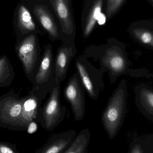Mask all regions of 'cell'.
<instances>
[{
	"instance_id": "30bf717a",
	"label": "cell",
	"mask_w": 153,
	"mask_h": 153,
	"mask_svg": "<svg viewBox=\"0 0 153 153\" xmlns=\"http://www.w3.org/2000/svg\"><path fill=\"white\" fill-rule=\"evenodd\" d=\"M18 53L26 73H31L37 59V41L35 35L31 34L24 39L19 46Z\"/></svg>"
},
{
	"instance_id": "5b68a950",
	"label": "cell",
	"mask_w": 153,
	"mask_h": 153,
	"mask_svg": "<svg viewBox=\"0 0 153 153\" xmlns=\"http://www.w3.org/2000/svg\"><path fill=\"white\" fill-rule=\"evenodd\" d=\"M24 100L5 98L0 102V126L13 131L26 130L21 115Z\"/></svg>"
},
{
	"instance_id": "2e32d148",
	"label": "cell",
	"mask_w": 153,
	"mask_h": 153,
	"mask_svg": "<svg viewBox=\"0 0 153 153\" xmlns=\"http://www.w3.org/2000/svg\"><path fill=\"white\" fill-rule=\"evenodd\" d=\"M18 25L23 34H27L37 30V27L29 10L24 5H21L18 10Z\"/></svg>"
},
{
	"instance_id": "8992f818",
	"label": "cell",
	"mask_w": 153,
	"mask_h": 153,
	"mask_svg": "<svg viewBox=\"0 0 153 153\" xmlns=\"http://www.w3.org/2000/svg\"><path fill=\"white\" fill-rule=\"evenodd\" d=\"M64 95L71 106L75 120H82L86 112L85 92L76 73L69 78L65 88Z\"/></svg>"
},
{
	"instance_id": "6da1fadb",
	"label": "cell",
	"mask_w": 153,
	"mask_h": 153,
	"mask_svg": "<svg viewBox=\"0 0 153 153\" xmlns=\"http://www.w3.org/2000/svg\"><path fill=\"white\" fill-rule=\"evenodd\" d=\"M83 54L87 58L99 62L100 69L104 74L107 73L112 84L123 75L134 77H152L146 69L131 68L132 63L128 58L126 47L117 40L110 39L105 45L90 46L85 48Z\"/></svg>"
},
{
	"instance_id": "4fadbf2b",
	"label": "cell",
	"mask_w": 153,
	"mask_h": 153,
	"mask_svg": "<svg viewBox=\"0 0 153 153\" xmlns=\"http://www.w3.org/2000/svg\"><path fill=\"white\" fill-rule=\"evenodd\" d=\"M52 74H54L53 50L52 46L49 45L45 48V53L36 75V82L38 84L47 82Z\"/></svg>"
},
{
	"instance_id": "d6986e66",
	"label": "cell",
	"mask_w": 153,
	"mask_h": 153,
	"mask_svg": "<svg viewBox=\"0 0 153 153\" xmlns=\"http://www.w3.org/2000/svg\"><path fill=\"white\" fill-rule=\"evenodd\" d=\"M131 35L140 45L148 49H153V32L144 28L138 27L131 30Z\"/></svg>"
},
{
	"instance_id": "277c9868",
	"label": "cell",
	"mask_w": 153,
	"mask_h": 153,
	"mask_svg": "<svg viewBox=\"0 0 153 153\" xmlns=\"http://www.w3.org/2000/svg\"><path fill=\"white\" fill-rule=\"evenodd\" d=\"M60 84V83L56 82L52 88L49 100L43 111L41 124L46 131L54 129L65 117L66 108L61 105Z\"/></svg>"
},
{
	"instance_id": "cb8c5ba5",
	"label": "cell",
	"mask_w": 153,
	"mask_h": 153,
	"mask_svg": "<svg viewBox=\"0 0 153 153\" xmlns=\"http://www.w3.org/2000/svg\"><path fill=\"white\" fill-rule=\"evenodd\" d=\"M85 153H89V152H88V151H86V152Z\"/></svg>"
},
{
	"instance_id": "e0dca14e",
	"label": "cell",
	"mask_w": 153,
	"mask_h": 153,
	"mask_svg": "<svg viewBox=\"0 0 153 153\" xmlns=\"http://www.w3.org/2000/svg\"><path fill=\"white\" fill-rule=\"evenodd\" d=\"M102 6V0H96L92 6L84 27L83 36L84 39L89 37L93 31L101 12Z\"/></svg>"
},
{
	"instance_id": "d4e9b609",
	"label": "cell",
	"mask_w": 153,
	"mask_h": 153,
	"mask_svg": "<svg viewBox=\"0 0 153 153\" xmlns=\"http://www.w3.org/2000/svg\"><path fill=\"white\" fill-rule=\"evenodd\" d=\"M152 1H153V0H152Z\"/></svg>"
},
{
	"instance_id": "7402d4cb",
	"label": "cell",
	"mask_w": 153,
	"mask_h": 153,
	"mask_svg": "<svg viewBox=\"0 0 153 153\" xmlns=\"http://www.w3.org/2000/svg\"><path fill=\"white\" fill-rule=\"evenodd\" d=\"M0 153H19L14 145L0 142Z\"/></svg>"
},
{
	"instance_id": "9c48e42d",
	"label": "cell",
	"mask_w": 153,
	"mask_h": 153,
	"mask_svg": "<svg viewBox=\"0 0 153 153\" xmlns=\"http://www.w3.org/2000/svg\"><path fill=\"white\" fill-rule=\"evenodd\" d=\"M66 39H74L75 27L67 0H50Z\"/></svg>"
},
{
	"instance_id": "ac0fdd59",
	"label": "cell",
	"mask_w": 153,
	"mask_h": 153,
	"mask_svg": "<svg viewBox=\"0 0 153 153\" xmlns=\"http://www.w3.org/2000/svg\"><path fill=\"white\" fill-rule=\"evenodd\" d=\"M37 103L36 98L30 97L23 102L21 110V115L24 125L28 127L33 121L37 115Z\"/></svg>"
},
{
	"instance_id": "9a60e30c",
	"label": "cell",
	"mask_w": 153,
	"mask_h": 153,
	"mask_svg": "<svg viewBox=\"0 0 153 153\" xmlns=\"http://www.w3.org/2000/svg\"><path fill=\"white\" fill-rule=\"evenodd\" d=\"M90 139V133L89 128L82 129L75 136L72 144L63 153H85Z\"/></svg>"
},
{
	"instance_id": "7a4b0ae2",
	"label": "cell",
	"mask_w": 153,
	"mask_h": 153,
	"mask_svg": "<svg viewBox=\"0 0 153 153\" xmlns=\"http://www.w3.org/2000/svg\"><path fill=\"white\" fill-rule=\"evenodd\" d=\"M127 82L123 79L109 99L102 113L101 120L110 140L114 139L121 129L125 117L128 104Z\"/></svg>"
},
{
	"instance_id": "3957f363",
	"label": "cell",
	"mask_w": 153,
	"mask_h": 153,
	"mask_svg": "<svg viewBox=\"0 0 153 153\" xmlns=\"http://www.w3.org/2000/svg\"><path fill=\"white\" fill-rule=\"evenodd\" d=\"M75 65L84 90L92 99L97 100L105 87L103 72L93 65L84 54L75 59Z\"/></svg>"
},
{
	"instance_id": "52a82bcc",
	"label": "cell",
	"mask_w": 153,
	"mask_h": 153,
	"mask_svg": "<svg viewBox=\"0 0 153 153\" xmlns=\"http://www.w3.org/2000/svg\"><path fill=\"white\" fill-rule=\"evenodd\" d=\"M77 53L74 39H64L63 44L57 50L54 62V76L56 82L64 80L72 60Z\"/></svg>"
},
{
	"instance_id": "ffe728a7",
	"label": "cell",
	"mask_w": 153,
	"mask_h": 153,
	"mask_svg": "<svg viewBox=\"0 0 153 153\" xmlns=\"http://www.w3.org/2000/svg\"><path fill=\"white\" fill-rule=\"evenodd\" d=\"M14 75L13 69L7 56L0 58V86H6L10 82Z\"/></svg>"
},
{
	"instance_id": "7c38bea8",
	"label": "cell",
	"mask_w": 153,
	"mask_h": 153,
	"mask_svg": "<svg viewBox=\"0 0 153 153\" xmlns=\"http://www.w3.org/2000/svg\"><path fill=\"white\" fill-rule=\"evenodd\" d=\"M33 13L44 29L54 39L60 37L58 27L50 12L46 6L39 4L33 9Z\"/></svg>"
},
{
	"instance_id": "ba28073f",
	"label": "cell",
	"mask_w": 153,
	"mask_h": 153,
	"mask_svg": "<svg viewBox=\"0 0 153 153\" xmlns=\"http://www.w3.org/2000/svg\"><path fill=\"white\" fill-rule=\"evenodd\" d=\"M73 130L55 134L35 153H63L72 144L76 136Z\"/></svg>"
},
{
	"instance_id": "44dd1931",
	"label": "cell",
	"mask_w": 153,
	"mask_h": 153,
	"mask_svg": "<svg viewBox=\"0 0 153 153\" xmlns=\"http://www.w3.org/2000/svg\"><path fill=\"white\" fill-rule=\"evenodd\" d=\"M125 0H107L106 13L107 18L110 19L119 10Z\"/></svg>"
},
{
	"instance_id": "603a6c76",
	"label": "cell",
	"mask_w": 153,
	"mask_h": 153,
	"mask_svg": "<svg viewBox=\"0 0 153 153\" xmlns=\"http://www.w3.org/2000/svg\"><path fill=\"white\" fill-rule=\"evenodd\" d=\"M37 129V126L35 122H31L28 127V131L29 133H34Z\"/></svg>"
},
{
	"instance_id": "8fae6325",
	"label": "cell",
	"mask_w": 153,
	"mask_h": 153,
	"mask_svg": "<svg viewBox=\"0 0 153 153\" xmlns=\"http://www.w3.org/2000/svg\"><path fill=\"white\" fill-rule=\"evenodd\" d=\"M135 103L141 113L153 122V90L144 83L134 88Z\"/></svg>"
},
{
	"instance_id": "5bb4252c",
	"label": "cell",
	"mask_w": 153,
	"mask_h": 153,
	"mask_svg": "<svg viewBox=\"0 0 153 153\" xmlns=\"http://www.w3.org/2000/svg\"><path fill=\"white\" fill-rule=\"evenodd\" d=\"M127 153H153V134L134 137Z\"/></svg>"
}]
</instances>
